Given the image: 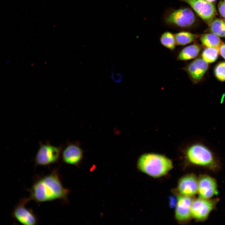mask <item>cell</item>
I'll list each match as a JSON object with an SVG mask.
<instances>
[{"label": "cell", "instance_id": "cell-21", "mask_svg": "<svg viewBox=\"0 0 225 225\" xmlns=\"http://www.w3.org/2000/svg\"><path fill=\"white\" fill-rule=\"evenodd\" d=\"M218 11L221 16L225 18V1H221L218 5Z\"/></svg>", "mask_w": 225, "mask_h": 225}, {"label": "cell", "instance_id": "cell-19", "mask_svg": "<svg viewBox=\"0 0 225 225\" xmlns=\"http://www.w3.org/2000/svg\"><path fill=\"white\" fill-rule=\"evenodd\" d=\"M219 52L218 48H206L202 53L203 59L207 63H212L217 59Z\"/></svg>", "mask_w": 225, "mask_h": 225}, {"label": "cell", "instance_id": "cell-2", "mask_svg": "<svg viewBox=\"0 0 225 225\" xmlns=\"http://www.w3.org/2000/svg\"><path fill=\"white\" fill-rule=\"evenodd\" d=\"M137 165L141 172L153 178H159L166 175L173 167L169 158L164 155L153 153L141 155Z\"/></svg>", "mask_w": 225, "mask_h": 225}, {"label": "cell", "instance_id": "cell-22", "mask_svg": "<svg viewBox=\"0 0 225 225\" xmlns=\"http://www.w3.org/2000/svg\"><path fill=\"white\" fill-rule=\"evenodd\" d=\"M219 53L225 59V44H222L218 48Z\"/></svg>", "mask_w": 225, "mask_h": 225}, {"label": "cell", "instance_id": "cell-24", "mask_svg": "<svg viewBox=\"0 0 225 225\" xmlns=\"http://www.w3.org/2000/svg\"><path fill=\"white\" fill-rule=\"evenodd\" d=\"M224 1H225V0H224Z\"/></svg>", "mask_w": 225, "mask_h": 225}, {"label": "cell", "instance_id": "cell-8", "mask_svg": "<svg viewBox=\"0 0 225 225\" xmlns=\"http://www.w3.org/2000/svg\"><path fill=\"white\" fill-rule=\"evenodd\" d=\"M28 202L27 198L21 200L14 208L12 216L15 220L23 225H35L37 223L36 216L32 211L25 207Z\"/></svg>", "mask_w": 225, "mask_h": 225}, {"label": "cell", "instance_id": "cell-13", "mask_svg": "<svg viewBox=\"0 0 225 225\" xmlns=\"http://www.w3.org/2000/svg\"><path fill=\"white\" fill-rule=\"evenodd\" d=\"M198 179L194 174L185 175L179 180L178 190L180 194L192 197L198 192Z\"/></svg>", "mask_w": 225, "mask_h": 225}, {"label": "cell", "instance_id": "cell-15", "mask_svg": "<svg viewBox=\"0 0 225 225\" xmlns=\"http://www.w3.org/2000/svg\"><path fill=\"white\" fill-rule=\"evenodd\" d=\"M200 39L202 45L205 48H218L224 43L219 37L212 33L202 34Z\"/></svg>", "mask_w": 225, "mask_h": 225}, {"label": "cell", "instance_id": "cell-23", "mask_svg": "<svg viewBox=\"0 0 225 225\" xmlns=\"http://www.w3.org/2000/svg\"><path fill=\"white\" fill-rule=\"evenodd\" d=\"M207 1H208L209 2H214L216 0H206Z\"/></svg>", "mask_w": 225, "mask_h": 225}, {"label": "cell", "instance_id": "cell-14", "mask_svg": "<svg viewBox=\"0 0 225 225\" xmlns=\"http://www.w3.org/2000/svg\"><path fill=\"white\" fill-rule=\"evenodd\" d=\"M200 46L194 43L183 48L178 53L177 59L180 61H187L193 59L199 54L201 50Z\"/></svg>", "mask_w": 225, "mask_h": 225}, {"label": "cell", "instance_id": "cell-20", "mask_svg": "<svg viewBox=\"0 0 225 225\" xmlns=\"http://www.w3.org/2000/svg\"><path fill=\"white\" fill-rule=\"evenodd\" d=\"M215 77L221 81H225V62H222L218 63L214 69Z\"/></svg>", "mask_w": 225, "mask_h": 225}, {"label": "cell", "instance_id": "cell-10", "mask_svg": "<svg viewBox=\"0 0 225 225\" xmlns=\"http://www.w3.org/2000/svg\"><path fill=\"white\" fill-rule=\"evenodd\" d=\"M208 68L207 62L202 58H198L188 64L185 70L192 82L198 83L202 80Z\"/></svg>", "mask_w": 225, "mask_h": 225}, {"label": "cell", "instance_id": "cell-11", "mask_svg": "<svg viewBox=\"0 0 225 225\" xmlns=\"http://www.w3.org/2000/svg\"><path fill=\"white\" fill-rule=\"evenodd\" d=\"M192 197L180 195L178 196L175 210V217L178 221L187 222L192 217Z\"/></svg>", "mask_w": 225, "mask_h": 225}, {"label": "cell", "instance_id": "cell-3", "mask_svg": "<svg viewBox=\"0 0 225 225\" xmlns=\"http://www.w3.org/2000/svg\"><path fill=\"white\" fill-rule=\"evenodd\" d=\"M165 21L168 25L181 29H187L194 26L197 18L191 8L183 7L169 12L165 16Z\"/></svg>", "mask_w": 225, "mask_h": 225}, {"label": "cell", "instance_id": "cell-17", "mask_svg": "<svg viewBox=\"0 0 225 225\" xmlns=\"http://www.w3.org/2000/svg\"><path fill=\"white\" fill-rule=\"evenodd\" d=\"M208 26L209 31L211 33L225 38V20L214 18Z\"/></svg>", "mask_w": 225, "mask_h": 225}, {"label": "cell", "instance_id": "cell-1", "mask_svg": "<svg viewBox=\"0 0 225 225\" xmlns=\"http://www.w3.org/2000/svg\"><path fill=\"white\" fill-rule=\"evenodd\" d=\"M28 191L30 194L28 201L37 202L56 199L67 201L70 192L69 189L62 186L57 170L36 181Z\"/></svg>", "mask_w": 225, "mask_h": 225}, {"label": "cell", "instance_id": "cell-16", "mask_svg": "<svg viewBox=\"0 0 225 225\" xmlns=\"http://www.w3.org/2000/svg\"><path fill=\"white\" fill-rule=\"evenodd\" d=\"M174 35L176 45L183 46L194 41L199 36L187 31H182Z\"/></svg>", "mask_w": 225, "mask_h": 225}, {"label": "cell", "instance_id": "cell-4", "mask_svg": "<svg viewBox=\"0 0 225 225\" xmlns=\"http://www.w3.org/2000/svg\"><path fill=\"white\" fill-rule=\"evenodd\" d=\"M186 156L188 161L193 164L212 168L216 166L212 152L201 144L196 143L189 146L186 150Z\"/></svg>", "mask_w": 225, "mask_h": 225}, {"label": "cell", "instance_id": "cell-18", "mask_svg": "<svg viewBox=\"0 0 225 225\" xmlns=\"http://www.w3.org/2000/svg\"><path fill=\"white\" fill-rule=\"evenodd\" d=\"M161 44L166 48L173 50L176 45L174 35L169 32H166L161 35L160 38Z\"/></svg>", "mask_w": 225, "mask_h": 225}, {"label": "cell", "instance_id": "cell-12", "mask_svg": "<svg viewBox=\"0 0 225 225\" xmlns=\"http://www.w3.org/2000/svg\"><path fill=\"white\" fill-rule=\"evenodd\" d=\"M218 192L217 183L213 178L203 175L198 179V193L199 197L209 199Z\"/></svg>", "mask_w": 225, "mask_h": 225}, {"label": "cell", "instance_id": "cell-5", "mask_svg": "<svg viewBox=\"0 0 225 225\" xmlns=\"http://www.w3.org/2000/svg\"><path fill=\"white\" fill-rule=\"evenodd\" d=\"M39 144V147L35 158L36 165L46 166L58 162L63 145L56 146L48 142L45 143L40 142Z\"/></svg>", "mask_w": 225, "mask_h": 225}, {"label": "cell", "instance_id": "cell-9", "mask_svg": "<svg viewBox=\"0 0 225 225\" xmlns=\"http://www.w3.org/2000/svg\"><path fill=\"white\" fill-rule=\"evenodd\" d=\"M61 155L64 162L78 166L83 158V152L78 142H68L63 147Z\"/></svg>", "mask_w": 225, "mask_h": 225}, {"label": "cell", "instance_id": "cell-7", "mask_svg": "<svg viewBox=\"0 0 225 225\" xmlns=\"http://www.w3.org/2000/svg\"><path fill=\"white\" fill-rule=\"evenodd\" d=\"M216 201L200 197L193 199L191 208L192 217L198 221L205 220L215 208Z\"/></svg>", "mask_w": 225, "mask_h": 225}, {"label": "cell", "instance_id": "cell-6", "mask_svg": "<svg viewBox=\"0 0 225 225\" xmlns=\"http://www.w3.org/2000/svg\"><path fill=\"white\" fill-rule=\"evenodd\" d=\"M180 0L188 4L208 25L217 14L214 5L206 0Z\"/></svg>", "mask_w": 225, "mask_h": 225}]
</instances>
